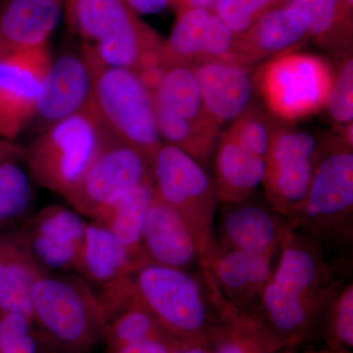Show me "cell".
Instances as JSON below:
<instances>
[{
	"mask_svg": "<svg viewBox=\"0 0 353 353\" xmlns=\"http://www.w3.org/2000/svg\"><path fill=\"white\" fill-rule=\"evenodd\" d=\"M283 353H352V352H347V350H331V348H328L326 347H310L305 348L303 350H285Z\"/></svg>",
	"mask_w": 353,
	"mask_h": 353,
	"instance_id": "ab89813d",
	"label": "cell"
},
{
	"mask_svg": "<svg viewBox=\"0 0 353 353\" xmlns=\"http://www.w3.org/2000/svg\"><path fill=\"white\" fill-rule=\"evenodd\" d=\"M29 178L13 159L0 161V221L24 214L31 202Z\"/></svg>",
	"mask_w": 353,
	"mask_h": 353,
	"instance_id": "d6a6232c",
	"label": "cell"
},
{
	"mask_svg": "<svg viewBox=\"0 0 353 353\" xmlns=\"http://www.w3.org/2000/svg\"><path fill=\"white\" fill-rule=\"evenodd\" d=\"M208 347L211 353H283L285 350L252 313L228 301L222 292L219 323Z\"/></svg>",
	"mask_w": 353,
	"mask_h": 353,
	"instance_id": "d4e9b609",
	"label": "cell"
},
{
	"mask_svg": "<svg viewBox=\"0 0 353 353\" xmlns=\"http://www.w3.org/2000/svg\"><path fill=\"white\" fill-rule=\"evenodd\" d=\"M289 0H218L214 12L239 37L274 9Z\"/></svg>",
	"mask_w": 353,
	"mask_h": 353,
	"instance_id": "836d02e7",
	"label": "cell"
},
{
	"mask_svg": "<svg viewBox=\"0 0 353 353\" xmlns=\"http://www.w3.org/2000/svg\"><path fill=\"white\" fill-rule=\"evenodd\" d=\"M282 120L260 108L253 105L238 119L231 123L223 134L234 143L266 160L274 136Z\"/></svg>",
	"mask_w": 353,
	"mask_h": 353,
	"instance_id": "f546056e",
	"label": "cell"
},
{
	"mask_svg": "<svg viewBox=\"0 0 353 353\" xmlns=\"http://www.w3.org/2000/svg\"><path fill=\"white\" fill-rule=\"evenodd\" d=\"M311 37V15L303 7H278L236 37L228 63L255 66L267 59L299 50Z\"/></svg>",
	"mask_w": 353,
	"mask_h": 353,
	"instance_id": "5bb4252c",
	"label": "cell"
},
{
	"mask_svg": "<svg viewBox=\"0 0 353 353\" xmlns=\"http://www.w3.org/2000/svg\"><path fill=\"white\" fill-rule=\"evenodd\" d=\"M152 173L157 196L189 228L201 266L216 250V210L219 201L214 181L196 159L164 141L153 157Z\"/></svg>",
	"mask_w": 353,
	"mask_h": 353,
	"instance_id": "ba28073f",
	"label": "cell"
},
{
	"mask_svg": "<svg viewBox=\"0 0 353 353\" xmlns=\"http://www.w3.org/2000/svg\"><path fill=\"white\" fill-rule=\"evenodd\" d=\"M155 196L152 178L134 188L126 196L106 209L97 219L126 248L134 266L143 263L141 234L146 212Z\"/></svg>",
	"mask_w": 353,
	"mask_h": 353,
	"instance_id": "4316f807",
	"label": "cell"
},
{
	"mask_svg": "<svg viewBox=\"0 0 353 353\" xmlns=\"http://www.w3.org/2000/svg\"><path fill=\"white\" fill-rule=\"evenodd\" d=\"M345 1H347V3H350V6H353V0H345Z\"/></svg>",
	"mask_w": 353,
	"mask_h": 353,
	"instance_id": "b9f144b4",
	"label": "cell"
},
{
	"mask_svg": "<svg viewBox=\"0 0 353 353\" xmlns=\"http://www.w3.org/2000/svg\"><path fill=\"white\" fill-rule=\"evenodd\" d=\"M311 15L310 41L336 58L352 53V6L345 0H289Z\"/></svg>",
	"mask_w": 353,
	"mask_h": 353,
	"instance_id": "484cf974",
	"label": "cell"
},
{
	"mask_svg": "<svg viewBox=\"0 0 353 353\" xmlns=\"http://www.w3.org/2000/svg\"><path fill=\"white\" fill-rule=\"evenodd\" d=\"M236 38L214 11L192 9L178 14L170 37L164 41L165 68L228 62Z\"/></svg>",
	"mask_w": 353,
	"mask_h": 353,
	"instance_id": "9a60e30c",
	"label": "cell"
},
{
	"mask_svg": "<svg viewBox=\"0 0 353 353\" xmlns=\"http://www.w3.org/2000/svg\"><path fill=\"white\" fill-rule=\"evenodd\" d=\"M152 178V161L136 148L112 139L65 199L77 211L95 220Z\"/></svg>",
	"mask_w": 353,
	"mask_h": 353,
	"instance_id": "7c38bea8",
	"label": "cell"
},
{
	"mask_svg": "<svg viewBox=\"0 0 353 353\" xmlns=\"http://www.w3.org/2000/svg\"><path fill=\"white\" fill-rule=\"evenodd\" d=\"M218 0H174L173 7L176 14L192 10V9H203V10L214 11Z\"/></svg>",
	"mask_w": 353,
	"mask_h": 353,
	"instance_id": "f35d334b",
	"label": "cell"
},
{
	"mask_svg": "<svg viewBox=\"0 0 353 353\" xmlns=\"http://www.w3.org/2000/svg\"><path fill=\"white\" fill-rule=\"evenodd\" d=\"M92 72L87 57L67 52L51 61L31 122L46 131L92 105Z\"/></svg>",
	"mask_w": 353,
	"mask_h": 353,
	"instance_id": "2e32d148",
	"label": "cell"
},
{
	"mask_svg": "<svg viewBox=\"0 0 353 353\" xmlns=\"http://www.w3.org/2000/svg\"><path fill=\"white\" fill-rule=\"evenodd\" d=\"M137 294L166 333L187 345H206L220 320L221 290L205 269L143 263L131 273Z\"/></svg>",
	"mask_w": 353,
	"mask_h": 353,
	"instance_id": "277c9868",
	"label": "cell"
},
{
	"mask_svg": "<svg viewBox=\"0 0 353 353\" xmlns=\"http://www.w3.org/2000/svg\"><path fill=\"white\" fill-rule=\"evenodd\" d=\"M153 95L162 141L201 164L208 162L217 146L221 127L204 106L192 67L176 65L165 70Z\"/></svg>",
	"mask_w": 353,
	"mask_h": 353,
	"instance_id": "9c48e42d",
	"label": "cell"
},
{
	"mask_svg": "<svg viewBox=\"0 0 353 353\" xmlns=\"http://www.w3.org/2000/svg\"><path fill=\"white\" fill-rule=\"evenodd\" d=\"M51 61L48 43L0 57V138L11 141L31 123Z\"/></svg>",
	"mask_w": 353,
	"mask_h": 353,
	"instance_id": "4fadbf2b",
	"label": "cell"
},
{
	"mask_svg": "<svg viewBox=\"0 0 353 353\" xmlns=\"http://www.w3.org/2000/svg\"><path fill=\"white\" fill-rule=\"evenodd\" d=\"M112 139L90 105L39 132L26 162L39 185L65 196Z\"/></svg>",
	"mask_w": 353,
	"mask_h": 353,
	"instance_id": "52a82bcc",
	"label": "cell"
},
{
	"mask_svg": "<svg viewBox=\"0 0 353 353\" xmlns=\"http://www.w3.org/2000/svg\"><path fill=\"white\" fill-rule=\"evenodd\" d=\"M92 72V105L112 138L145 154L152 161L162 145L154 95L132 70L101 63L82 48Z\"/></svg>",
	"mask_w": 353,
	"mask_h": 353,
	"instance_id": "8992f818",
	"label": "cell"
},
{
	"mask_svg": "<svg viewBox=\"0 0 353 353\" xmlns=\"http://www.w3.org/2000/svg\"><path fill=\"white\" fill-rule=\"evenodd\" d=\"M280 259L259 301L248 312L285 350L320 341L330 304L352 279L319 243L285 222Z\"/></svg>",
	"mask_w": 353,
	"mask_h": 353,
	"instance_id": "6da1fadb",
	"label": "cell"
},
{
	"mask_svg": "<svg viewBox=\"0 0 353 353\" xmlns=\"http://www.w3.org/2000/svg\"><path fill=\"white\" fill-rule=\"evenodd\" d=\"M70 29L101 63L136 72L155 88L165 70L164 41L126 0H66Z\"/></svg>",
	"mask_w": 353,
	"mask_h": 353,
	"instance_id": "3957f363",
	"label": "cell"
},
{
	"mask_svg": "<svg viewBox=\"0 0 353 353\" xmlns=\"http://www.w3.org/2000/svg\"><path fill=\"white\" fill-rule=\"evenodd\" d=\"M214 185L218 201L231 203L250 199L263 182L265 159L221 132L216 146Z\"/></svg>",
	"mask_w": 353,
	"mask_h": 353,
	"instance_id": "cb8c5ba5",
	"label": "cell"
},
{
	"mask_svg": "<svg viewBox=\"0 0 353 353\" xmlns=\"http://www.w3.org/2000/svg\"><path fill=\"white\" fill-rule=\"evenodd\" d=\"M206 110L222 127L250 110L255 102L257 68L223 61L192 67Z\"/></svg>",
	"mask_w": 353,
	"mask_h": 353,
	"instance_id": "d6986e66",
	"label": "cell"
},
{
	"mask_svg": "<svg viewBox=\"0 0 353 353\" xmlns=\"http://www.w3.org/2000/svg\"><path fill=\"white\" fill-rule=\"evenodd\" d=\"M323 347L331 350H353V283L347 281L330 304L320 334Z\"/></svg>",
	"mask_w": 353,
	"mask_h": 353,
	"instance_id": "4dcf8cb0",
	"label": "cell"
},
{
	"mask_svg": "<svg viewBox=\"0 0 353 353\" xmlns=\"http://www.w3.org/2000/svg\"><path fill=\"white\" fill-rule=\"evenodd\" d=\"M175 353H211V350L206 345H194L181 348Z\"/></svg>",
	"mask_w": 353,
	"mask_h": 353,
	"instance_id": "60d3db41",
	"label": "cell"
},
{
	"mask_svg": "<svg viewBox=\"0 0 353 353\" xmlns=\"http://www.w3.org/2000/svg\"><path fill=\"white\" fill-rule=\"evenodd\" d=\"M61 14L62 0H3L0 4V57L48 43Z\"/></svg>",
	"mask_w": 353,
	"mask_h": 353,
	"instance_id": "7402d4cb",
	"label": "cell"
},
{
	"mask_svg": "<svg viewBox=\"0 0 353 353\" xmlns=\"http://www.w3.org/2000/svg\"><path fill=\"white\" fill-rule=\"evenodd\" d=\"M85 224L62 206L41 210L26 230L20 248L44 274L74 269Z\"/></svg>",
	"mask_w": 353,
	"mask_h": 353,
	"instance_id": "e0dca14e",
	"label": "cell"
},
{
	"mask_svg": "<svg viewBox=\"0 0 353 353\" xmlns=\"http://www.w3.org/2000/svg\"><path fill=\"white\" fill-rule=\"evenodd\" d=\"M174 0H126L128 6L137 15L161 12L173 6Z\"/></svg>",
	"mask_w": 353,
	"mask_h": 353,
	"instance_id": "74e56055",
	"label": "cell"
},
{
	"mask_svg": "<svg viewBox=\"0 0 353 353\" xmlns=\"http://www.w3.org/2000/svg\"><path fill=\"white\" fill-rule=\"evenodd\" d=\"M43 274L20 245L0 248V311L32 319V288Z\"/></svg>",
	"mask_w": 353,
	"mask_h": 353,
	"instance_id": "83f0119b",
	"label": "cell"
},
{
	"mask_svg": "<svg viewBox=\"0 0 353 353\" xmlns=\"http://www.w3.org/2000/svg\"><path fill=\"white\" fill-rule=\"evenodd\" d=\"M162 334H169L137 294L131 303L108 323L103 339L108 348H112Z\"/></svg>",
	"mask_w": 353,
	"mask_h": 353,
	"instance_id": "f1b7e54d",
	"label": "cell"
},
{
	"mask_svg": "<svg viewBox=\"0 0 353 353\" xmlns=\"http://www.w3.org/2000/svg\"><path fill=\"white\" fill-rule=\"evenodd\" d=\"M252 199V197H250ZM250 199L231 203H222L216 246L255 253L273 259L280 250L285 219Z\"/></svg>",
	"mask_w": 353,
	"mask_h": 353,
	"instance_id": "ac0fdd59",
	"label": "cell"
},
{
	"mask_svg": "<svg viewBox=\"0 0 353 353\" xmlns=\"http://www.w3.org/2000/svg\"><path fill=\"white\" fill-rule=\"evenodd\" d=\"M141 254L143 263L192 270L201 256L189 228L180 215L155 194L146 212Z\"/></svg>",
	"mask_w": 353,
	"mask_h": 353,
	"instance_id": "ffe728a7",
	"label": "cell"
},
{
	"mask_svg": "<svg viewBox=\"0 0 353 353\" xmlns=\"http://www.w3.org/2000/svg\"><path fill=\"white\" fill-rule=\"evenodd\" d=\"M320 137L281 122L272 141L262 185L267 203L285 219L303 203L314 176Z\"/></svg>",
	"mask_w": 353,
	"mask_h": 353,
	"instance_id": "8fae6325",
	"label": "cell"
},
{
	"mask_svg": "<svg viewBox=\"0 0 353 353\" xmlns=\"http://www.w3.org/2000/svg\"><path fill=\"white\" fill-rule=\"evenodd\" d=\"M32 324L57 353H90L104 338L105 315L83 278L43 274L32 285Z\"/></svg>",
	"mask_w": 353,
	"mask_h": 353,
	"instance_id": "5b68a950",
	"label": "cell"
},
{
	"mask_svg": "<svg viewBox=\"0 0 353 353\" xmlns=\"http://www.w3.org/2000/svg\"><path fill=\"white\" fill-rule=\"evenodd\" d=\"M353 143L338 132L320 137L312 183L303 203L285 219L319 243L332 261L352 273Z\"/></svg>",
	"mask_w": 353,
	"mask_h": 353,
	"instance_id": "7a4b0ae2",
	"label": "cell"
},
{
	"mask_svg": "<svg viewBox=\"0 0 353 353\" xmlns=\"http://www.w3.org/2000/svg\"><path fill=\"white\" fill-rule=\"evenodd\" d=\"M201 268L212 275L228 301L246 311L254 307L274 272L269 257L217 246Z\"/></svg>",
	"mask_w": 353,
	"mask_h": 353,
	"instance_id": "44dd1931",
	"label": "cell"
},
{
	"mask_svg": "<svg viewBox=\"0 0 353 353\" xmlns=\"http://www.w3.org/2000/svg\"><path fill=\"white\" fill-rule=\"evenodd\" d=\"M338 59V70L325 108L333 121L334 132L353 143L352 53Z\"/></svg>",
	"mask_w": 353,
	"mask_h": 353,
	"instance_id": "1f68e13d",
	"label": "cell"
},
{
	"mask_svg": "<svg viewBox=\"0 0 353 353\" xmlns=\"http://www.w3.org/2000/svg\"><path fill=\"white\" fill-rule=\"evenodd\" d=\"M336 70L324 58L292 51L257 68V90L269 112L292 123L326 108Z\"/></svg>",
	"mask_w": 353,
	"mask_h": 353,
	"instance_id": "30bf717a",
	"label": "cell"
},
{
	"mask_svg": "<svg viewBox=\"0 0 353 353\" xmlns=\"http://www.w3.org/2000/svg\"><path fill=\"white\" fill-rule=\"evenodd\" d=\"M39 338L32 333L0 347V353H39Z\"/></svg>",
	"mask_w": 353,
	"mask_h": 353,
	"instance_id": "8d00e7d4",
	"label": "cell"
},
{
	"mask_svg": "<svg viewBox=\"0 0 353 353\" xmlns=\"http://www.w3.org/2000/svg\"><path fill=\"white\" fill-rule=\"evenodd\" d=\"M134 266L129 252L103 223L85 224L74 269L85 282L102 287L127 274Z\"/></svg>",
	"mask_w": 353,
	"mask_h": 353,
	"instance_id": "603a6c76",
	"label": "cell"
},
{
	"mask_svg": "<svg viewBox=\"0 0 353 353\" xmlns=\"http://www.w3.org/2000/svg\"><path fill=\"white\" fill-rule=\"evenodd\" d=\"M185 347L188 345L170 334H162L108 348V353H175Z\"/></svg>",
	"mask_w": 353,
	"mask_h": 353,
	"instance_id": "e575fe53",
	"label": "cell"
},
{
	"mask_svg": "<svg viewBox=\"0 0 353 353\" xmlns=\"http://www.w3.org/2000/svg\"><path fill=\"white\" fill-rule=\"evenodd\" d=\"M32 321L20 313H4L0 318V347L32 333Z\"/></svg>",
	"mask_w": 353,
	"mask_h": 353,
	"instance_id": "d590c367",
	"label": "cell"
}]
</instances>
